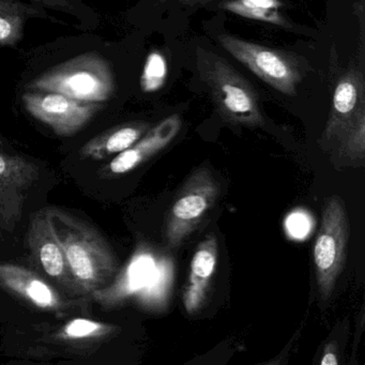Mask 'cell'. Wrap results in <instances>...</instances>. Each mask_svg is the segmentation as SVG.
Instances as JSON below:
<instances>
[{
	"instance_id": "obj_15",
	"label": "cell",
	"mask_w": 365,
	"mask_h": 365,
	"mask_svg": "<svg viewBox=\"0 0 365 365\" xmlns=\"http://www.w3.org/2000/svg\"><path fill=\"white\" fill-rule=\"evenodd\" d=\"M148 130L149 123L143 121L118 125L87 142L81 149V155L96 161L118 155L135 144Z\"/></svg>"
},
{
	"instance_id": "obj_8",
	"label": "cell",
	"mask_w": 365,
	"mask_h": 365,
	"mask_svg": "<svg viewBox=\"0 0 365 365\" xmlns=\"http://www.w3.org/2000/svg\"><path fill=\"white\" fill-rule=\"evenodd\" d=\"M40 176L34 162L0 151V235L20 223L27 194Z\"/></svg>"
},
{
	"instance_id": "obj_18",
	"label": "cell",
	"mask_w": 365,
	"mask_h": 365,
	"mask_svg": "<svg viewBox=\"0 0 365 365\" xmlns=\"http://www.w3.org/2000/svg\"><path fill=\"white\" fill-rule=\"evenodd\" d=\"M29 7L16 0H0V44H14L21 39Z\"/></svg>"
},
{
	"instance_id": "obj_22",
	"label": "cell",
	"mask_w": 365,
	"mask_h": 365,
	"mask_svg": "<svg viewBox=\"0 0 365 365\" xmlns=\"http://www.w3.org/2000/svg\"><path fill=\"white\" fill-rule=\"evenodd\" d=\"M322 365H336L339 364V360H337L336 354V346L334 343H330L326 346L324 349V356H322V361H320Z\"/></svg>"
},
{
	"instance_id": "obj_3",
	"label": "cell",
	"mask_w": 365,
	"mask_h": 365,
	"mask_svg": "<svg viewBox=\"0 0 365 365\" xmlns=\"http://www.w3.org/2000/svg\"><path fill=\"white\" fill-rule=\"evenodd\" d=\"M27 87L78 101L103 103L114 95L116 83L110 63L98 53L89 52L59 63Z\"/></svg>"
},
{
	"instance_id": "obj_23",
	"label": "cell",
	"mask_w": 365,
	"mask_h": 365,
	"mask_svg": "<svg viewBox=\"0 0 365 365\" xmlns=\"http://www.w3.org/2000/svg\"><path fill=\"white\" fill-rule=\"evenodd\" d=\"M187 1H193V3H198L200 0H187Z\"/></svg>"
},
{
	"instance_id": "obj_5",
	"label": "cell",
	"mask_w": 365,
	"mask_h": 365,
	"mask_svg": "<svg viewBox=\"0 0 365 365\" xmlns=\"http://www.w3.org/2000/svg\"><path fill=\"white\" fill-rule=\"evenodd\" d=\"M349 220L343 200L331 196L322 208V226L314 245V264L322 300L332 296L343 271L349 241Z\"/></svg>"
},
{
	"instance_id": "obj_14",
	"label": "cell",
	"mask_w": 365,
	"mask_h": 365,
	"mask_svg": "<svg viewBox=\"0 0 365 365\" xmlns=\"http://www.w3.org/2000/svg\"><path fill=\"white\" fill-rule=\"evenodd\" d=\"M219 245L215 235H208L198 245L190 266L189 279L182 292V301L187 314L197 313L206 302L211 281L217 269Z\"/></svg>"
},
{
	"instance_id": "obj_4",
	"label": "cell",
	"mask_w": 365,
	"mask_h": 365,
	"mask_svg": "<svg viewBox=\"0 0 365 365\" xmlns=\"http://www.w3.org/2000/svg\"><path fill=\"white\" fill-rule=\"evenodd\" d=\"M197 55L202 80L208 85L222 118L234 125L262 127L264 117L253 86L225 59L206 51Z\"/></svg>"
},
{
	"instance_id": "obj_16",
	"label": "cell",
	"mask_w": 365,
	"mask_h": 365,
	"mask_svg": "<svg viewBox=\"0 0 365 365\" xmlns=\"http://www.w3.org/2000/svg\"><path fill=\"white\" fill-rule=\"evenodd\" d=\"M118 328L87 318H74L55 334V341L68 348H89L112 336Z\"/></svg>"
},
{
	"instance_id": "obj_10",
	"label": "cell",
	"mask_w": 365,
	"mask_h": 365,
	"mask_svg": "<svg viewBox=\"0 0 365 365\" xmlns=\"http://www.w3.org/2000/svg\"><path fill=\"white\" fill-rule=\"evenodd\" d=\"M27 241L34 258L44 273L70 294L81 296L68 266L65 252L55 234L48 208L31 217Z\"/></svg>"
},
{
	"instance_id": "obj_20",
	"label": "cell",
	"mask_w": 365,
	"mask_h": 365,
	"mask_svg": "<svg viewBox=\"0 0 365 365\" xmlns=\"http://www.w3.org/2000/svg\"><path fill=\"white\" fill-rule=\"evenodd\" d=\"M168 63L160 52H151L147 57L140 78V87L144 93H151L160 91L168 78Z\"/></svg>"
},
{
	"instance_id": "obj_11",
	"label": "cell",
	"mask_w": 365,
	"mask_h": 365,
	"mask_svg": "<svg viewBox=\"0 0 365 365\" xmlns=\"http://www.w3.org/2000/svg\"><path fill=\"white\" fill-rule=\"evenodd\" d=\"M0 287L37 309L63 316L70 303L46 279L22 266L0 264Z\"/></svg>"
},
{
	"instance_id": "obj_7",
	"label": "cell",
	"mask_w": 365,
	"mask_h": 365,
	"mask_svg": "<svg viewBox=\"0 0 365 365\" xmlns=\"http://www.w3.org/2000/svg\"><path fill=\"white\" fill-rule=\"evenodd\" d=\"M221 46L269 86L286 96H294L302 81L300 63L292 55L232 35L219 36Z\"/></svg>"
},
{
	"instance_id": "obj_19",
	"label": "cell",
	"mask_w": 365,
	"mask_h": 365,
	"mask_svg": "<svg viewBox=\"0 0 365 365\" xmlns=\"http://www.w3.org/2000/svg\"><path fill=\"white\" fill-rule=\"evenodd\" d=\"M339 151L351 161L364 159L365 151V108H361L352 123L337 140Z\"/></svg>"
},
{
	"instance_id": "obj_12",
	"label": "cell",
	"mask_w": 365,
	"mask_h": 365,
	"mask_svg": "<svg viewBox=\"0 0 365 365\" xmlns=\"http://www.w3.org/2000/svg\"><path fill=\"white\" fill-rule=\"evenodd\" d=\"M180 129L181 119L178 115L168 117L149 129L127 150L118 153L102 170L108 176H118L135 170L168 146Z\"/></svg>"
},
{
	"instance_id": "obj_13",
	"label": "cell",
	"mask_w": 365,
	"mask_h": 365,
	"mask_svg": "<svg viewBox=\"0 0 365 365\" xmlns=\"http://www.w3.org/2000/svg\"><path fill=\"white\" fill-rule=\"evenodd\" d=\"M364 108V83L358 70L346 72L341 76L334 93L330 116L324 132V142H336L361 108Z\"/></svg>"
},
{
	"instance_id": "obj_9",
	"label": "cell",
	"mask_w": 365,
	"mask_h": 365,
	"mask_svg": "<svg viewBox=\"0 0 365 365\" xmlns=\"http://www.w3.org/2000/svg\"><path fill=\"white\" fill-rule=\"evenodd\" d=\"M22 99L31 116L65 138L81 131L101 108V104L78 101L56 93H27Z\"/></svg>"
},
{
	"instance_id": "obj_6",
	"label": "cell",
	"mask_w": 365,
	"mask_h": 365,
	"mask_svg": "<svg viewBox=\"0 0 365 365\" xmlns=\"http://www.w3.org/2000/svg\"><path fill=\"white\" fill-rule=\"evenodd\" d=\"M221 187L215 175L206 166L197 168L187 178L173 202L165 224L168 247H180L196 230L205 215L215 206Z\"/></svg>"
},
{
	"instance_id": "obj_1",
	"label": "cell",
	"mask_w": 365,
	"mask_h": 365,
	"mask_svg": "<svg viewBox=\"0 0 365 365\" xmlns=\"http://www.w3.org/2000/svg\"><path fill=\"white\" fill-rule=\"evenodd\" d=\"M175 277L174 259L150 245H142L114 281L91 297L106 309L132 298L146 311L161 313L170 304Z\"/></svg>"
},
{
	"instance_id": "obj_17",
	"label": "cell",
	"mask_w": 365,
	"mask_h": 365,
	"mask_svg": "<svg viewBox=\"0 0 365 365\" xmlns=\"http://www.w3.org/2000/svg\"><path fill=\"white\" fill-rule=\"evenodd\" d=\"M224 9L243 18L260 21L277 26H287V21L281 14L279 0H228Z\"/></svg>"
},
{
	"instance_id": "obj_21",
	"label": "cell",
	"mask_w": 365,
	"mask_h": 365,
	"mask_svg": "<svg viewBox=\"0 0 365 365\" xmlns=\"http://www.w3.org/2000/svg\"><path fill=\"white\" fill-rule=\"evenodd\" d=\"M285 230L287 236L294 240H304L313 232L315 221L311 213L304 209H296L286 217Z\"/></svg>"
},
{
	"instance_id": "obj_2",
	"label": "cell",
	"mask_w": 365,
	"mask_h": 365,
	"mask_svg": "<svg viewBox=\"0 0 365 365\" xmlns=\"http://www.w3.org/2000/svg\"><path fill=\"white\" fill-rule=\"evenodd\" d=\"M48 211L81 296H91L108 286L118 272V262L103 236L63 209Z\"/></svg>"
}]
</instances>
